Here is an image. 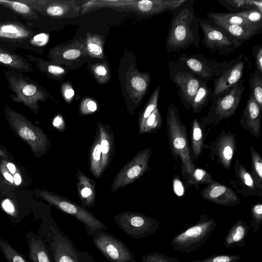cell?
<instances>
[{"label":"cell","mask_w":262,"mask_h":262,"mask_svg":"<svg viewBox=\"0 0 262 262\" xmlns=\"http://www.w3.org/2000/svg\"><path fill=\"white\" fill-rule=\"evenodd\" d=\"M200 195L208 202L223 206H234L240 202L233 189L215 180L202 188Z\"/></svg>","instance_id":"obj_17"},{"label":"cell","mask_w":262,"mask_h":262,"mask_svg":"<svg viewBox=\"0 0 262 262\" xmlns=\"http://www.w3.org/2000/svg\"><path fill=\"white\" fill-rule=\"evenodd\" d=\"M244 90L242 79L226 92L213 97L206 115L200 120L203 126L211 129L232 117L238 107Z\"/></svg>","instance_id":"obj_5"},{"label":"cell","mask_w":262,"mask_h":262,"mask_svg":"<svg viewBox=\"0 0 262 262\" xmlns=\"http://www.w3.org/2000/svg\"><path fill=\"white\" fill-rule=\"evenodd\" d=\"M74 95V92L73 89H69L66 90L64 92V96L67 98H70Z\"/></svg>","instance_id":"obj_51"},{"label":"cell","mask_w":262,"mask_h":262,"mask_svg":"<svg viewBox=\"0 0 262 262\" xmlns=\"http://www.w3.org/2000/svg\"><path fill=\"white\" fill-rule=\"evenodd\" d=\"M262 110L249 94L246 105L239 120V124L255 138L260 136Z\"/></svg>","instance_id":"obj_19"},{"label":"cell","mask_w":262,"mask_h":262,"mask_svg":"<svg viewBox=\"0 0 262 262\" xmlns=\"http://www.w3.org/2000/svg\"><path fill=\"white\" fill-rule=\"evenodd\" d=\"M206 128L203 127L198 118H194L190 128V151L192 159L197 160L200 157L205 140L208 135L205 132Z\"/></svg>","instance_id":"obj_24"},{"label":"cell","mask_w":262,"mask_h":262,"mask_svg":"<svg viewBox=\"0 0 262 262\" xmlns=\"http://www.w3.org/2000/svg\"><path fill=\"white\" fill-rule=\"evenodd\" d=\"M88 48L90 53L95 55H100L102 50L101 48L97 44L90 42L88 45Z\"/></svg>","instance_id":"obj_47"},{"label":"cell","mask_w":262,"mask_h":262,"mask_svg":"<svg viewBox=\"0 0 262 262\" xmlns=\"http://www.w3.org/2000/svg\"><path fill=\"white\" fill-rule=\"evenodd\" d=\"M7 166L11 173H15L16 168H15V167L14 164H13L12 163H9L7 164Z\"/></svg>","instance_id":"obj_53"},{"label":"cell","mask_w":262,"mask_h":262,"mask_svg":"<svg viewBox=\"0 0 262 262\" xmlns=\"http://www.w3.org/2000/svg\"><path fill=\"white\" fill-rule=\"evenodd\" d=\"M162 123V115L157 108L145 120L142 127L140 129V133L155 132L161 127Z\"/></svg>","instance_id":"obj_35"},{"label":"cell","mask_w":262,"mask_h":262,"mask_svg":"<svg viewBox=\"0 0 262 262\" xmlns=\"http://www.w3.org/2000/svg\"><path fill=\"white\" fill-rule=\"evenodd\" d=\"M81 52L77 49H70L63 52L62 56L67 59H74L80 55Z\"/></svg>","instance_id":"obj_46"},{"label":"cell","mask_w":262,"mask_h":262,"mask_svg":"<svg viewBox=\"0 0 262 262\" xmlns=\"http://www.w3.org/2000/svg\"><path fill=\"white\" fill-rule=\"evenodd\" d=\"M151 152V148L147 147L139 152L126 164L116 177L112 185V191L114 192L119 188L131 183L150 169L148 167V162Z\"/></svg>","instance_id":"obj_14"},{"label":"cell","mask_w":262,"mask_h":262,"mask_svg":"<svg viewBox=\"0 0 262 262\" xmlns=\"http://www.w3.org/2000/svg\"><path fill=\"white\" fill-rule=\"evenodd\" d=\"M234 171L235 179L230 180L229 183L236 193L243 196H261L262 190L257 187L250 173L238 159L235 162Z\"/></svg>","instance_id":"obj_18"},{"label":"cell","mask_w":262,"mask_h":262,"mask_svg":"<svg viewBox=\"0 0 262 262\" xmlns=\"http://www.w3.org/2000/svg\"><path fill=\"white\" fill-rule=\"evenodd\" d=\"M95 73L99 76H104L107 73L105 68L102 66L97 67L95 70Z\"/></svg>","instance_id":"obj_48"},{"label":"cell","mask_w":262,"mask_h":262,"mask_svg":"<svg viewBox=\"0 0 262 262\" xmlns=\"http://www.w3.org/2000/svg\"><path fill=\"white\" fill-rule=\"evenodd\" d=\"M87 108L89 111L94 112L97 109V105L94 101H89L87 103Z\"/></svg>","instance_id":"obj_49"},{"label":"cell","mask_w":262,"mask_h":262,"mask_svg":"<svg viewBox=\"0 0 262 262\" xmlns=\"http://www.w3.org/2000/svg\"><path fill=\"white\" fill-rule=\"evenodd\" d=\"M252 222L250 228L252 231L257 230L262 223V204L261 202L253 205L251 208Z\"/></svg>","instance_id":"obj_38"},{"label":"cell","mask_w":262,"mask_h":262,"mask_svg":"<svg viewBox=\"0 0 262 262\" xmlns=\"http://www.w3.org/2000/svg\"><path fill=\"white\" fill-rule=\"evenodd\" d=\"M203 148L210 151L209 158L223 168L229 170L237 149L236 135L229 129L224 128L219 136L209 144H204Z\"/></svg>","instance_id":"obj_13"},{"label":"cell","mask_w":262,"mask_h":262,"mask_svg":"<svg viewBox=\"0 0 262 262\" xmlns=\"http://www.w3.org/2000/svg\"><path fill=\"white\" fill-rule=\"evenodd\" d=\"M99 128L101 150L100 166L102 171L105 169L109 161L111 143L108 134L105 128L100 125Z\"/></svg>","instance_id":"obj_34"},{"label":"cell","mask_w":262,"mask_h":262,"mask_svg":"<svg viewBox=\"0 0 262 262\" xmlns=\"http://www.w3.org/2000/svg\"><path fill=\"white\" fill-rule=\"evenodd\" d=\"M166 122V134L171 155L177 162L176 165H180V173L185 180L195 167L191 154L186 126L182 121L178 107L172 102L167 107Z\"/></svg>","instance_id":"obj_3"},{"label":"cell","mask_w":262,"mask_h":262,"mask_svg":"<svg viewBox=\"0 0 262 262\" xmlns=\"http://www.w3.org/2000/svg\"><path fill=\"white\" fill-rule=\"evenodd\" d=\"M62 118L60 116H57L54 119L53 124L54 126L58 127L62 124Z\"/></svg>","instance_id":"obj_50"},{"label":"cell","mask_w":262,"mask_h":262,"mask_svg":"<svg viewBox=\"0 0 262 262\" xmlns=\"http://www.w3.org/2000/svg\"><path fill=\"white\" fill-rule=\"evenodd\" d=\"M4 176L6 180L10 181L11 183H13L14 180L13 177L8 172H5L4 173Z\"/></svg>","instance_id":"obj_54"},{"label":"cell","mask_w":262,"mask_h":262,"mask_svg":"<svg viewBox=\"0 0 262 262\" xmlns=\"http://www.w3.org/2000/svg\"><path fill=\"white\" fill-rule=\"evenodd\" d=\"M217 2L233 13L244 10L256 9L253 1L249 0H217Z\"/></svg>","instance_id":"obj_33"},{"label":"cell","mask_w":262,"mask_h":262,"mask_svg":"<svg viewBox=\"0 0 262 262\" xmlns=\"http://www.w3.org/2000/svg\"><path fill=\"white\" fill-rule=\"evenodd\" d=\"M4 73L9 89L11 98L15 102H21L33 111L37 110L38 101L45 98L41 86L24 73L7 69Z\"/></svg>","instance_id":"obj_6"},{"label":"cell","mask_w":262,"mask_h":262,"mask_svg":"<svg viewBox=\"0 0 262 262\" xmlns=\"http://www.w3.org/2000/svg\"><path fill=\"white\" fill-rule=\"evenodd\" d=\"M0 6L9 10L31 27H38V13L27 5L18 1L0 0Z\"/></svg>","instance_id":"obj_22"},{"label":"cell","mask_w":262,"mask_h":262,"mask_svg":"<svg viewBox=\"0 0 262 262\" xmlns=\"http://www.w3.org/2000/svg\"><path fill=\"white\" fill-rule=\"evenodd\" d=\"M38 234L33 230L25 234L28 248V260L31 262H54L50 248L38 230Z\"/></svg>","instance_id":"obj_20"},{"label":"cell","mask_w":262,"mask_h":262,"mask_svg":"<svg viewBox=\"0 0 262 262\" xmlns=\"http://www.w3.org/2000/svg\"><path fill=\"white\" fill-rule=\"evenodd\" d=\"M216 226L213 218L202 215L198 223L177 234L172 239L173 248L181 252L194 251L205 244Z\"/></svg>","instance_id":"obj_8"},{"label":"cell","mask_w":262,"mask_h":262,"mask_svg":"<svg viewBox=\"0 0 262 262\" xmlns=\"http://www.w3.org/2000/svg\"><path fill=\"white\" fill-rule=\"evenodd\" d=\"M250 94L251 95L260 109L262 110V73L255 69L249 76Z\"/></svg>","instance_id":"obj_30"},{"label":"cell","mask_w":262,"mask_h":262,"mask_svg":"<svg viewBox=\"0 0 262 262\" xmlns=\"http://www.w3.org/2000/svg\"><path fill=\"white\" fill-rule=\"evenodd\" d=\"M172 188L177 196L181 197L184 195L185 188L184 183L181 181L179 177L176 174L172 179Z\"/></svg>","instance_id":"obj_44"},{"label":"cell","mask_w":262,"mask_h":262,"mask_svg":"<svg viewBox=\"0 0 262 262\" xmlns=\"http://www.w3.org/2000/svg\"><path fill=\"white\" fill-rule=\"evenodd\" d=\"M178 60L183 62L192 73L206 83L219 76L222 72L220 62L202 53L181 54Z\"/></svg>","instance_id":"obj_16"},{"label":"cell","mask_w":262,"mask_h":262,"mask_svg":"<svg viewBox=\"0 0 262 262\" xmlns=\"http://www.w3.org/2000/svg\"><path fill=\"white\" fill-rule=\"evenodd\" d=\"M207 19L212 25H248L252 24L233 13L211 12L207 14Z\"/></svg>","instance_id":"obj_26"},{"label":"cell","mask_w":262,"mask_h":262,"mask_svg":"<svg viewBox=\"0 0 262 262\" xmlns=\"http://www.w3.org/2000/svg\"><path fill=\"white\" fill-rule=\"evenodd\" d=\"M160 91V85H159L153 93L147 105H146L140 121V129L144 124L146 119L152 112L157 108L158 100Z\"/></svg>","instance_id":"obj_37"},{"label":"cell","mask_w":262,"mask_h":262,"mask_svg":"<svg viewBox=\"0 0 262 262\" xmlns=\"http://www.w3.org/2000/svg\"><path fill=\"white\" fill-rule=\"evenodd\" d=\"M251 169L250 172L257 187L262 190V158L254 147L250 145Z\"/></svg>","instance_id":"obj_31"},{"label":"cell","mask_w":262,"mask_h":262,"mask_svg":"<svg viewBox=\"0 0 262 262\" xmlns=\"http://www.w3.org/2000/svg\"><path fill=\"white\" fill-rule=\"evenodd\" d=\"M235 13L251 23L262 24V12L257 9L244 10Z\"/></svg>","instance_id":"obj_39"},{"label":"cell","mask_w":262,"mask_h":262,"mask_svg":"<svg viewBox=\"0 0 262 262\" xmlns=\"http://www.w3.org/2000/svg\"><path fill=\"white\" fill-rule=\"evenodd\" d=\"M43 70H46V71L50 74L54 75L62 74L64 72V70L62 68L54 64L47 65L46 69L40 70V71H43Z\"/></svg>","instance_id":"obj_45"},{"label":"cell","mask_w":262,"mask_h":262,"mask_svg":"<svg viewBox=\"0 0 262 262\" xmlns=\"http://www.w3.org/2000/svg\"><path fill=\"white\" fill-rule=\"evenodd\" d=\"M242 45L262 31V24L248 25H213Z\"/></svg>","instance_id":"obj_21"},{"label":"cell","mask_w":262,"mask_h":262,"mask_svg":"<svg viewBox=\"0 0 262 262\" xmlns=\"http://www.w3.org/2000/svg\"><path fill=\"white\" fill-rule=\"evenodd\" d=\"M199 20L203 35L202 42L211 52L228 56L242 46L207 19L199 17Z\"/></svg>","instance_id":"obj_12"},{"label":"cell","mask_w":262,"mask_h":262,"mask_svg":"<svg viewBox=\"0 0 262 262\" xmlns=\"http://www.w3.org/2000/svg\"><path fill=\"white\" fill-rule=\"evenodd\" d=\"M48 40L47 34L39 33L12 12H0L1 48L13 52L20 49L39 53Z\"/></svg>","instance_id":"obj_2"},{"label":"cell","mask_w":262,"mask_h":262,"mask_svg":"<svg viewBox=\"0 0 262 262\" xmlns=\"http://www.w3.org/2000/svg\"><path fill=\"white\" fill-rule=\"evenodd\" d=\"M0 250L7 262H29L25 255L15 250L8 241L1 237Z\"/></svg>","instance_id":"obj_32"},{"label":"cell","mask_w":262,"mask_h":262,"mask_svg":"<svg viewBox=\"0 0 262 262\" xmlns=\"http://www.w3.org/2000/svg\"><path fill=\"white\" fill-rule=\"evenodd\" d=\"M101 159V150L100 138L96 140L91 154V171L95 177H100L102 171L100 166Z\"/></svg>","instance_id":"obj_36"},{"label":"cell","mask_w":262,"mask_h":262,"mask_svg":"<svg viewBox=\"0 0 262 262\" xmlns=\"http://www.w3.org/2000/svg\"><path fill=\"white\" fill-rule=\"evenodd\" d=\"M97 249L110 262H136L135 257L122 241L104 230H96L91 235Z\"/></svg>","instance_id":"obj_11"},{"label":"cell","mask_w":262,"mask_h":262,"mask_svg":"<svg viewBox=\"0 0 262 262\" xmlns=\"http://www.w3.org/2000/svg\"><path fill=\"white\" fill-rule=\"evenodd\" d=\"M0 65L24 73L34 71L32 64L26 57L1 47Z\"/></svg>","instance_id":"obj_23"},{"label":"cell","mask_w":262,"mask_h":262,"mask_svg":"<svg viewBox=\"0 0 262 262\" xmlns=\"http://www.w3.org/2000/svg\"><path fill=\"white\" fill-rule=\"evenodd\" d=\"M212 98V89L209 88L207 83L203 82L198 90L192 101L190 107L191 111L195 113H200Z\"/></svg>","instance_id":"obj_27"},{"label":"cell","mask_w":262,"mask_h":262,"mask_svg":"<svg viewBox=\"0 0 262 262\" xmlns=\"http://www.w3.org/2000/svg\"><path fill=\"white\" fill-rule=\"evenodd\" d=\"M141 261L142 262H181L173 257L158 252H153L143 255Z\"/></svg>","instance_id":"obj_40"},{"label":"cell","mask_w":262,"mask_h":262,"mask_svg":"<svg viewBox=\"0 0 262 262\" xmlns=\"http://www.w3.org/2000/svg\"><path fill=\"white\" fill-rule=\"evenodd\" d=\"M252 56L254 58L255 69L262 73V47L255 45L252 48Z\"/></svg>","instance_id":"obj_42"},{"label":"cell","mask_w":262,"mask_h":262,"mask_svg":"<svg viewBox=\"0 0 262 262\" xmlns=\"http://www.w3.org/2000/svg\"><path fill=\"white\" fill-rule=\"evenodd\" d=\"M195 2L185 0L171 13L165 43L167 53L179 52L192 45L199 48V17L194 9Z\"/></svg>","instance_id":"obj_1"},{"label":"cell","mask_w":262,"mask_h":262,"mask_svg":"<svg viewBox=\"0 0 262 262\" xmlns=\"http://www.w3.org/2000/svg\"><path fill=\"white\" fill-rule=\"evenodd\" d=\"M42 198L61 211L74 217L81 222L88 235L96 230H108V227L85 208L69 200L49 193H43Z\"/></svg>","instance_id":"obj_10"},{"label":"cell","mask_w":262,"mask_h":262,"mask_svg":"<svg viewBox=\"0 0 262 262\" xmlns=\"http://www.w3.org/2000/svg\"><path fill=\"white\" fill-rule=\"evenodd\" d=\"M243 54H240L229 62H220L222 72L214 79L213 97L229 90L243 79L244 69Z\"/></svg>","instance_id":"obj_15"},{"label":"cell","mask_w":262,"mask_h":262,"mask_svg":"<svg viewBox=\"0 0 262 262\" xmlns=\"http://www.w3.org/2000/svg\"><path fill=\"white\" fill-rule=\"evenodd\" d=\"M213 181L211 174L205 169L195 168L190 176L185 180L183 183L186 189L193 186L195 190L198 191L200 184L208 185Z\"/></svg>","instance_id":"obj_29"},{"label":"cell","mask_w":262,"mask_h":262,"mask_svg":"<svg viewBox=\"0 0 262 262\" xmlns=\"http://www.w3.org/2000/svg\"><path fill=\"white\" fill-rule=\"evenodd\" d=\"M38 230L49 246L54 262H96L89 253L78 250L52 218H43Z\"/></svg>","instance_id":"obj_4"},{"label":"cell","mask_w":262,"mask_h":262,"mask_svg":"<svg viewBox=\"0 0 262 262\" xmlns=\"http://www.w3.org/2000/svg\"><path fill=\"white\" fill-rule=\"evenodd\" d=\"M14 181L16 185H19L20 184L21 179L20 176L18 173L15 174L14 176Z\"/></svg>","instance_id":"obj_52"},{"label":"cell","mask_w":262,"mask_h":262,"mask_svg":"<svg viewBox=\"0 0 262 262\" xmlns=\"http://www.w3.org/2000/svg\"><path fill=\"white\" fill-rule=\"evenodd\" d=\"M168 68L170 79L178 89L181 103L187 109L190 108L197 91L204 82L178 59L168 61Z\"/></svg>","instance_id":"obj_7"},{"label":"cell","mask_w":262,"mask_h":262,"mask_svg":"<svg viewBox=\"0 0 262 262\" xmlns=\"http://www.w3.org/2000/svg\"><path fill=\"white\" fill-rule=\"evenodd\" d=\"M132 86L137 91L144 92L147 87V81L145 78L141 76L134 77L131 80Z\"/></svg>","instance_id":"obj_43"},{"label":"cell","mask_w":262,"mask_h":262,"mask_svg":"<svg viewBox=\"0 0 262 262\" xmlns=\"http://www.w3.org/2000/svg\"><path fill=\"white\" fill-rule=\"evenodd\" d=\"M241 257L240 255L231 254L213 255L195 262H237Z\"/></svg>","instance_id":"obj_41"},{"label":"cell","mask_w":262,"mask_h":262,"mask_svg":"<svg viewBox=\"0 0 262 262\" xmlns=\"http://www.w3.org/2000/svg\"><path fill=\"white\" fill-rule=\"evenodd\" d=\"M250 229V226L248 225L247 221L242 220L237 221L226 236L224 242L225 247L243 246Z\"/></svg>","instance_id":"obj_25"},{"label":"cell","mask_w":262,"mask_h":262,"mask_svg":"<svg viewBox=\"0 0 262 262\" xmlns=\"http://www.w3.org/2000/svg\"><path fill=\"white\" fill-rule=\"evenodd\" d=\"M78 188L82 204L88 207L93 206L95 201L94 187L89 178L83 173L79 174Z\"/></svg>","instance_id":"obj_28"},{"label":"cell","mask_w":262,"mask_h":262,"mask_svg":"<svg viewBox=\"0 0 262 262\" xmlns=\"http://www.w3.org/2000/svg\"><path fill=\"white\" fill-rule=\"evenodd\" d=\"M117 225L127 235L135 239L146 237L156 232L159 222L145 214L131 211L121 212L114 217Z\"/></svg>","instance_id":"obj_9"}]
</instances>
